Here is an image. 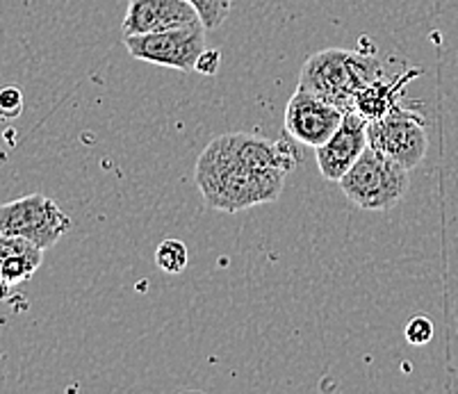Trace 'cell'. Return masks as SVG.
Masks as SVG:
<instances>
[{"mask_svg":"<svg viewBox=\"0 0 458 394\" xmlns=\"http://www.w3.org/2000/svg\"><path fill=\"white\" fill-rule=\"evenodd\" d=\"M294 139L267 142L231 132L216 137L201 153L194 178L212 210L240 213L281 197L285 176L301 162Z\"/></svg>","mask_w":458,"mask_h":394,"instance_id":"cell-1","label":"cell"},{"mask_svg":"<svg viewBox=\"0 0 458 394\" xmlns=\"http://www.w3.org/2000/svg\"><path fill=\"white\" fill-rule=\"evenodd\" d=\"M381 76L383 69L377 57L327 48L308 57L299 73V87L343 110H352L358 94Z\"/></svg>","mask_w":458,"mask_h":394,"instance_id":"cell-2","label":"cell"},{"mask_svg":"<svg viewBox=\"0 0 458 394\" xmlns=\"http://www.w3.org/2000/svg\"><path fill=\"white\" fill-rule=\"evenodd\" d=\"M411 178L408 169L393 162L383 153L368 147L347 173L340 178L344 197L369 213H388L406 197Z\"/></svg>","mask_w":458,"mask_h":394,"instance_id":"cell-3","label":"cell"},{"mask_svg":"<svg viewBox=\"0 0 458 394\" xmlns=\"http://www.w3.org/2000/svg\"><path fill=\"white\" fill-rule=\"evenodd\" d=\"M71 231V219L53 198L28 194L0 205V235L23 238L48 251Z\"/></svg>","mask_w":458,"mask_h":394,"instance_id":"cell-4","label":"cell"},{"mask_svg":"<svg viewBox=\"0 0 458 394\" xmlns=\"http://www.w3.org/2000/svg\"><path fill=\"white\" fill-rule=\"evenodd\" d=\"M123 44L135 60L190 73L206 51V26L199 21L148 35H123Z\"/></svg>","mask_w":458,"mask_h":394,"instance_id":"cell-5","label":"cell"},{"mask_svg":"<svg viewBox=\"0 0 458 394\" xmlns=\"http://www.w3.org/2000/svg\"><path fill=\"white\" fill-rule=\"evenodd\" d=\"M368 147L411 172L427 155L428 139L424 119L399 103L388 114L368 123Z\"/></svg>","mask_w":458,"mask_h":394,"instance_id":"cell-6","label":"cell"},{"mask_svg":"<svg viewBox=\"0 0 458 394\" xmlns=\"http://www.w3.org/2000/svg\"><path fill=\"white\" fill-rule=\"evenodd\" d=\"M344 112L347 110L297 87L285 107V135L303 147L318 148L340 128Z\"/></svg>","mask_w":458,"mask_h":394,"instance_id":"cell-7","label":"cell"},{"mask_svg":"<svg viewBox=\"0 0 458 394\" xmlns=\"http://www.w3.org/2000/svg\"><path fill=\"white\" fill-rule=\"evenodd\" d=\"M368 119L352 110L344 112V119L331 139L315 148V157H318V167L327 180L340 182V178L352 169L353 162L363 155L368 148Z\"/></svg>","mask_w":458,"mask_h":394,"instance_id":"cell-8","label":"cell"},{"mask_svg":"<svg viewBox=\"0 0 458 394\" xmlns=\"http://www.w3.org/2000/svg\"><path fill=\"white\" fill-rule=\"evenodd\" d=\"M199 21L197 7L190 0H128L123 35H148Z\"/></svg>","mask_w":458,"mask_h":394,"instance_id":"cell-9","label":"cell"},{"mask_svg":"<svg viewBox=\"0 0 458 394\" xmlns=\"http://www.w3.org/2000/svg\"><path fill=\"white\" fill-rule=\"evenodd\" d=\"M44 260V248L23 238L0 235V298H7L19 285L35 276Z\"/></svg>","mask_w":458,"mask_h":394,"instance_id":"cell-10","label":"cell"},{"mask_svg":"<svg viewBox=\"0 0 458 394\" xmlns=\"http://www.w3.org/2000/svg\"><path fill=\"white\" fill-rule=\"evenodd\" d=\"M418 76L420 71H411L394 78L393 82H386L378 78V80H374L372 85H368L358 94L356 101H353V110L360 112L368 122H377L383 114H388L394 105H399V94L403 89V82Z\"/></svg>","mask_w":458,"mask_h":394,"instance_id":"cell-11","label":"cell"},{"mask_svg":"<svg viewBox=\"0 0 458 394\" xmlns=\"http://www.w3.org/2000/svg\"><path fill=\"white\" fill-rule=\"evenodd\" d=\"M187 263H190V253H187V247L181 239H165V242L157 244L156 264L165 273L176 276V273L185 272Z\"/></svg>","mask_w":458,"mask_h":394,"instance_id":"cell-12","label":"cell"},{"mask_svg":"<svg viewBox=\"0 0 458 394\" xmlns=\"http://www.w3.org/2000/svg\"><path fill=\"white\" fill-rule=\"evenodd\" d=\"M190 3L197 7L199 19L206 26V30H216L222 26L233 7V0H190Z\"/></svg>","mask_w":458,"mask_h":394,"instance_id":"cell-13","label":"cell"},{"mask_svg":"<svg viewBox=\"0 0 458 394\" xmlns=\"http://www.w3.org/2000/svg\"><path fill=\"white\" fill-rule=\"evenodd\" d=\"M406 340L408 344H415V347H422L433 340V322L424 314H418L411 322L406 323Z\"/></svg>","mask_w":458,"mask_h":394,"instance_id":"cell-14","label":"cell"},{"mask_svg":"<svg viewBox=\"0 0 458 394\" xmlns=\"http://www.w3.org/2000/svg\"><path fill=\"white\" fill-rule=\"evenodd\" d=\"M23 110V94L16 87H5L0 91V114L3 117H19Z\"/></svg>","mask_w":458,"mask_h":394,"instance_id":"cell-15","label":"cell"},{"mask_svg":"<svg viewBox=\"0 0 458 394\" xmlns=\"http://www.w3.org/2000/svg\"><path fill=\"white\" fill-rule=\"evenodd\" d=\"M219 62H222V53L206 48V51L201 53V57H199L197 69H194V71L203 73V76H215L216 69H219Z\"/></svg>","mask_w":458,"mask_h":394,"instance_id":"cell-16","label":"cell"}]
</instances>
